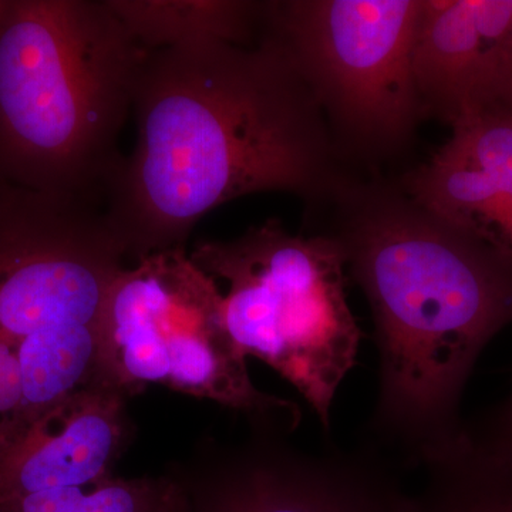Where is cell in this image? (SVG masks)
Instances as JSON below:
<instances>
[{"label": "cell", "instance_id": "obj_15", "mask_svg": "<svg viewBox=\"0 0 512 512\" xmlns=\"http://www.w3.org/2000/svg\"><path fill=\"white\" fill-rule=\"evenodd\" d=\"M464 443L487 463L512 471V399L484 429H464Z\"/></svg>", "mask_w": 512, "mask_h": 512}, {"label": "cell", "instance_id": "obj_3", "mask_svg": "<svg viewBox=\"0 0 512 512\" xmlns=\"http://www.w3.org/2000/svg\"><path fill=\"white\" fill-rule=\"evenodd\" d=\"M147 53L109 0H0V177L104 208Z\"/></svg>", "mask_w": 512, "mask_h": 512}, {"label": "cell", "instance_id": "obj_10", "mask_svg": "<svg viewBox=\"0 0 512 512\" xmlns=\"http://www.w3.org/2000/svg\"><path fill=\"white\" fill-rule=\"evenodd\" d=\"M451 130L427 160L394 177L421 207L512 262V111L488 107Z\"/></svg>", "mask_w": 512, "mask_h": 512}, {"label": "cell", "instance_id": "obj_1", "mask_svg": "<svg viewBox=\"0 0 512 512\" xmlns=\"http://www.w3.org/2000/svg\"><path fill=\"white\" fill-rule=\"evenodd\" d=\"M133 111L136 147L107 188L104 212L138 259L185 247L205 214L245 195L288 192L309 212L359 178L269 26L249 45L148 52Z\"/></svg>", "mask_w": 512, "mask_h": 512}, {"label": "cell", "instance_id": "obj_4", "mask_svg": "<svg viewBox=\"0 0 512 512\" xmlns=\"http://www.w3.org/2000/svg\"><path fill=\"white\" fill-rule=\"evenodd\" d=\"M124 255L101 205L0 177V446L96 384Z\"/></svg>", "mask_w": 512, "mask_h": 512}, {"label": "cell", "instance_id": "obj_6", "mask_svg": "<svg viewBox=\"0 0 512 512\" xmlns=\"http://www.w3.org/2000/svg\"><path fill=\"white\" fill-rule=\"evenodd\" d=\"M420 0H269L268 25L357 177H390L426 120L413 70Z\"/></svg>", "mask_w": 512, "mask_h": 512}, {"label": "cell", "instance_id": "obj_2", "mask_svg": "<svg viewBox=\"0 0 512 512\" xmlns=\"http://www.w3.org/2000/svg\"><path fill=\"white\" fill-rule=\"evenodd\" d=\"M369 302L379 352L373 430L421 466L463 440L481 350L512 323V262L421 207L396 177H362L308 212Z\"/></svg>", "mask_w": 512, "mask_h": 512}, {"label": "cell", "instance_id": "obj_9", "mask_svg": "<svg viewBox=\"0 0 512 512\" xmlns=\"http://www.w3.org/2000/svg\"><path fill=\"white\" fill-rule=\"evenodd\" d=\"M413 70L426 119L512 111V0H420Z\"/></svg>", "mask_w": 512, "mask_h": 512}, {"label": "cell", "instance_id": "obj_12", "mask_svg": "<svg viewBox=\"0 0 512 512\" xmlns=\"http://www.w3.org/2000/svg\"><path fill=\"white\" fill-rule=\"evenodd\" d=\"M138 43L148 50L234 43L265 35L268 2L254 0H109Z\"/></svg>", "mask_w": 512, "mask_h": 512}, {"label": "cell", "instance_id": "obj_11", "mask_svg": "<svg viewBox=\"0 0 512 512\" xmlns=\"http://www.w3.org/2000/svg\"><path fill=\"white\" fill-rule=\"evenodd\" d=\"M123 440V394L79 390L0 446V500L106 480Z\"/></svg>", "mask_w": 512, "mask_h": 512}, {"label": "cell", "instance_id": "obj_7", "mask_svg": "<svg viewBox=\"0 0 512 512\" xmlns=\"http://www.w3.org/2000/svg\"><path fill=\"white\" fill-rule=\"evenodd\" d=\"M245 359L225 328L217 281L185 247L117 272L101 313L96 384L123 396L161 384L296 429L298 404L259 392Z\"/></svg>", "mask_w": 512, "mask_h": 512}, {"label": "cell", "instance_id": "obj_8", "mask_svg": "<svg viewBox=\"0 0 512 512\" xmlns=\"http://www.w3.org/2000/svg\"><path fill=\"white\" fill-rule=\"evenodd\" d=\"M197 512H414L376 451L256 448L222 470Z\"/></svg>", "mask_w": 512, "mask_h": 512}, {"label": "cell", "instance_id": "obj_5", "mask_svg": "<svg viewBox=\"0 0 512 512\" xmlns=\"http://www.w3.org/2000/svg\"><path fill=\"white\" fill-rule=\"evenodd\" d=\"M190 256L227 282L222 315L239 352L288 380L329 431L333 400L362 338L336 241L318 232L291 234L271 218L228 241L198 242Z\"/></svg>", "mask_w": 512, "mask_h": 512}, {"label": "cell", "instance_id": "obj_13", "mask_svg": "<svg viewBox=\"0 0 512 512\" xmlns=\"http://www.w3.org/2000/svg\"><path fill=\"white\" fill-rule=\"evenodd\" d=\"M414 512H512V471L495 467L461 441L426 461Z\"/></svg>", "mask_w": 512, "mask_h": 512}, {"label": "cell", "instance_id": "obj_14", "mask_svg": "<svg viewBox=\"0 0 512 512\" xmlns=\"http://www.w3.org/2000/svg\"><path fill=\"white\" fill-rule=\"evenodd\" d=\"M0 512H185V504L170 481L111 476L84 487L6 498L0 500Z\"/></svg>", "mask_w": 512, "mask_h": 512}]
</instances>
